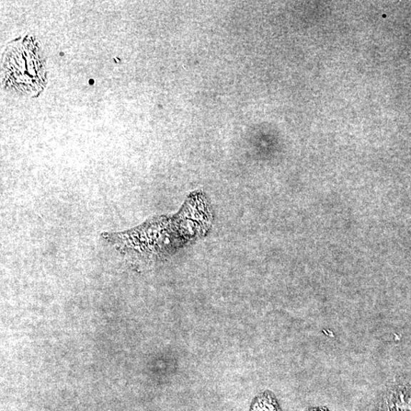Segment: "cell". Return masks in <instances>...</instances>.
Instances as JSON below:
<instances>
[{
    "mask_svg": "<svg viewBox=\"0 0 411 411\" xmlns=\"http://www.w3.org/2000/svg\"><path fill=\"white\" fill-rule=\"evenodd\" d=\"M308 411H330V410L325 407H313L308 410Z\"/></svg>",
    "mask_w": 411,
    "mask_h": 411,
    "instance_id": "3",
    "label": "cell"
},
{
    "mask_svg": "<svg viewBox=\"0 0 411 411\" xmlns=\"http://www.w3.org/2000/svg\"><path fill=\"white\" fill-rule=\"evenodd\" d=\"M40 49L26 38L9 44L3 63L6 86L29 96H36L45 86L46 73Z\"/></svg>",
    "mask_w": 411,
    "mask_h": 411,
    "instance_id": "1",
    "label": "cell"
},
{
    "mask_svg": "<svg viewBox=\"0 0 411 411\" xmlns=\"http://www.w3.org/2000/svg\"><path fill=\"white\" fill-rule=\"evenodd\" d=\"M253 411H280L273 395L266 393L261 395L253 407Z\"/></svg>",
    "mask_w": 411,
    "mask_h": 411,
    "instance_id": "2",
    "label": "cell"
}]
</instances>
